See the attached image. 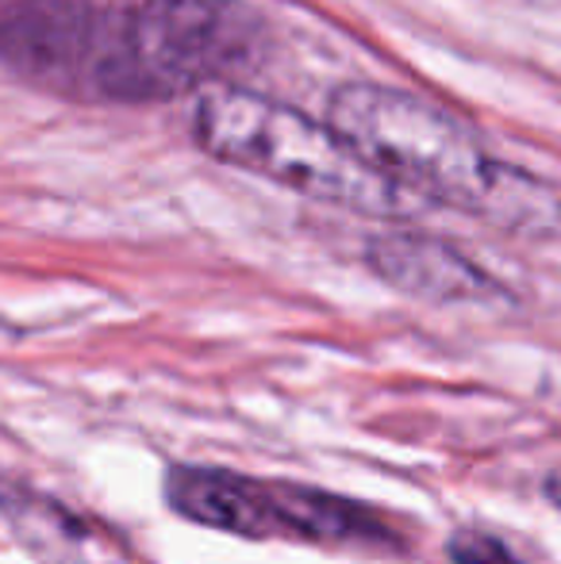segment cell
<instances>
[{
  "mask_svg": "<svg viewBox=\"0 0 561 564\" xmlns=\"http://www.w3.org/2000/svg\"><path fill=\"white\" fill-rule=\"evenodd\" d=\"M165 499L181 519L239 538L300 534V488L266 484L231 468L181 465L165 476Z\"/></svg>",
  "mask_w": 561,
  "mask_h": 564,
  "instance_id": "277c9868",
  "label": "cell"
},
{
  "mask_svg": "<svg viewBox=\"0 0 561 564\" xmlns=\"http://www.w3.org/2000/svg\"><path fill=\"white\" fill-rule=\"evenodd\" d=\"M547 496H550V503H554L558 511H561V473H554V476L547 480Z\"/></svg>",
  "mask_w": 561,
  "mask_h": 564,
  "instance_id": "52a82bcc",
  "label": "cell"
},
{
  "mask_svg": "<svg viewBox=\"0 0 561 564\" xmlns=\"http://www.w3.org/2000/svg\"><path fill=\"white\" fill-rule=\"evenodd\" d=\"M450 557L454 564H519L516 553L493 534H481V530H465V534H454L450 542Z\"/></svg>",
  "mask_w": 561,
  "mask_h": 564,
  "instance_id": "8992f818",
  "label": "cell"
},
{
  "mask_svg": "<svg viewBox=\"0 0 561 564\" xmlns=\"http://www.w3.org/2000/svg\"><path fill=\"white\" fill-rule=\"evenodd\" d=\"M327 123L404 193L431 196L516 235H542L561 224V200L550 185L496 162L462 119L416 93L343 85L331 97Z\"/></svg>",
  "mask_w": 561,
  "mask_h": 564,
  "instance_id": "6da1fadb",
  "label": "cell"
},
{
  "mask_svg": "<svg viewBox=\"0 0 561 564\" xmlns=\"http://www.w3.org/2000/svg\"><path fill=\"white\" fill-rule=\"evenodd\" d=\"M554 4H561V0H554Z\"/></svg>",
  "mask_w": 561,
  "mask_h": 564,
  "instance_id": "ba28073f",
  "label": "cell"
},
{
  "mask_svg": "<svg viewBox=\"0 0 561 564\" xmlns=\"http://www.w3.org/2000/svg\"><path fill=\"white\" fill-rule=\"evenodd\" d=\"M366 258L385 284L434 304H488L500 296V284L477 261L431 235L416 230L377 235Z\"/></svg>",
  "mask_w": 561,
  "mask_h": 564,
  "instance_id": "5b68a950",
  "label": "cell"
},
{
  "mask_svg": "<svg viewBox=\"0 0 561 564\" xmlns=\"http://www.w3.org/2000/svg\"><path fill=\"white\" fill-rule=\"evenodd\" d=\"M193 134L216 162L338 208L397 216L412 196L377 173L331 123H315L296 108L235 85L196 100Z\"/></svg>",
  "mask_w": 561,
  "mask_h": 564,
  "instance_id": "7a4b0ae2",
  "label": "cell"
},
{
  "mask_svg": "<svg viewBox=\"0 0 561 564\" xmlns=\"http://www.w3.org/2000/svg\"><path fill=\"white\" fill-rule=\"evenodd\" d=\"M262 20L247 0H131L93 74L105 100H170L250 66Z\"/></svg>",
  "mask_w": 561,
  "mask_h": 564,
  "instance_id": "3957f363",
  "label": "cell"
}]
</instances>
